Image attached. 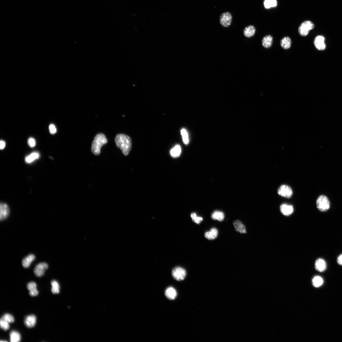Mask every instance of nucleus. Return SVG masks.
Here are the masks:
<instances>
[{
    "instance_id": "nucleus-1",
    "label": "nucleus",
    "mask_w": 342,
    "mask_h": 342,
    "mask_svg": "<svg viewBox=\"0 0 342 342\" xmlns=\"http://www.w3.org/2000/svg\"><path fill=\"white\" fill-rule=\"evenodd\" d=\"M117 147L122 151L125 156L128 155L132 148V141L130 137L124 134H118L115 138Z\"/></svg>"
},
{
    "instance_id": "nucleus-2",
    "label": "nucleus",
    "mask_w": 342,
    "mask_h": 342,
    "mask_svg": "<svg viewBox=\"0 0 342 342\" xmlns=\"http://www.w3.org/2000/svg\"><path fill=\"white\" fill-rule=\"evenodd\" d=\"M107 138L103 134H98L95 137L92 143L91 149L92 153L95 155H99L101 147L107 144Z\"/></svg>"
},
{
    "instance_id": "nucleus-3",
    "label": "nucleus",
    "mask_w": 342,
    "mask_h": 342,
    "mask_svg": "<svg viewBox=\"0 0 342 342\" xmlns=\"http://www.w3.org/2000/svg\"><path fill=\"white\" fill-rule=\"evenodd\" d=\"M317 205L319 210L321 212H325L329 209L330 202L326 196H321L318 198Z\"/></svg>"
},
{
    "instance_id": "nucleus-4",
    "label": "nucleus",
    "mask_w": 342,
    "mask_h": 342,
    "mask_svg": "<svg viewBox=\"0 0 342 342\" xmlns=\"http://www.w3.org/2000/svg\"><path fill=\"white\" fill-rule=\"evenodd\" d=\"M314 27V25L311 22L309 21H305L299 27V33L302 36H306L308 34L309 31L313 29Z\"/></svg>"
},
{
    "instance_id": "nucleus-5",
    "label": "nucleus",
    "mask_w": 342,
    "mask_h": 342,
    "mask_svg": "<svg viewBox=\"0 0 342 342\" xmlns=\"http://www.w3.org/2000/svg\"><path fill=\"white\" fill-rule=\"evenodd\" d=\"M172 275L175 279L178 281H182L185 278L186 275V270L182 267H176L172 270Z\"/></svg>"
},
{
    "instance_id": "nucleus-6",
    "label": "nucleus",
    "mask_w": 342,
    "mask_h": 342,
    "mask_svg": "<svg viewBox=\"0 0 342 342\" xmlns=\"http://www.w3.org/2000/svg\"><path fill=\"white\" fill-rule=\"evenodd\" d=\"M48 267L49 265L47 263H39L34 268V274L37 277H42L44 274L45 271L48 269Z\"/></svg>"
},
{
    "instance_id": "nucleus-7",
    "label": "nucleus",
    "mask_w": 342,
    "mask_h": 342,
    "mask_svg": "<svg viewBox=\"0 0 342 342\" xmlns=\"http://www.w3.org/2000/svg\"><path fill=\"white\" fill-rule=\"evenodd\" d=\"M232 20V17L230 13L228 12H224L220 16V24L224 27H228L231 24Z\"/></svg>"
},
{
    "instance_id": "nucleus-8",
    "label": "nucleus",
    "mask_w": 342,
    "mask_h": 342,
    "mask_svg": "<svg viewBox=\"0 0 342 342\" xmlns=\"http://www.w3.org/2000/svg\"><path fill=\"white\" fill-rule=\"evenodd\" d=\"M278 193L282 196L289 198L292 196L293 192L292 189L289 186L284 185L279 188Z\"/></svg>"
},
{
    "instance_id": "nucleus-9",
    "label": "nucleus",
    "mask_w": 342,
    "mask_h": 342,
    "mask_svg": "<svg viewBox=\"0 0 342 342\" xmlns=\"http://www.w3.org/2000/svg\"><path fill=\"white\" fill-rule=\"evenodd\" d=\"M10 214V209L8 205L4 203H1L0 205V220H5Z\"/></svg>"
},
{
    "instance_id": "nucleus-10",
    "label": "nucleus",
    "mask_w": 342,
    "mask_h": 342,
    "mask_svg": "<svg viewBox=\"0 0 342 342\" xmlns=\"http://www.w3.org/2000/svg\"><path fill=\"white\" fill-rule=\"evenodd\" d=\"M37 318L34 315H31L26 317L25 319L24 324L28 328H31L35 327L36 324Z\"/></svg>"
},
{
    "instance_id": "nucleus-11",
    "label": "nucleus",
    "mask_w": 342,
    "mask_h": 342,
    "mask_svg": "<svg viewBox=\"0 0 342 342\" xmlns=\"http://www.w3.org/2000/svg\"><path fill=\"white\" fill-rule=\"evenodd\" d=\"M325 39L324 37L321 36H318L316 37L314 40V44L316 48L319 50H324L326 48L325 42Z\"/></svg>"
},
{
    "instance_id": "nucleus-12",
    "label": "nucleus",
    "mask_w": 342,
    "mask_h": 342,
    "mask_svg": "<svg viewBox=\"0 0 342 342\" xmlns=\"http://www.w3.org/2000/svg\"><path fill=\"white\" fill-rule=\"evenodd\" d=\"M315 268L318 271L320 272L324 271L327 269L326 263L323 259L319 258L316 262Z\"/></svg>"
},
{
    "instance_id": "nucleus-13",
    "label": "nucleus",
    "mask_w": 342,
    "mask_h": 342,
    "mask_svg": "<svg viewBox=\"0 0 342 342\" xmlns=\"http://www.w3.org/2000/svg\"><path fill=\"white\" fill-rule=\"evenodd\" d=\"M280 210L282 213L285 216L290 215L294 211L292 206L286 204H282L280 207Z\"/></svg>"
},
{
    "instance_id": "nucleus-14",
    "label": "nucleus",
    "mask_w": 342,
    "mask_h": 342,
    "mask_svg": "<svg viewBox=\"0 0 342 342\" xmlns=\"http://www.w3.org/2000/svg\"><path fill=\"white\" fill-rule=\"evenodd\" d=\"M35 256L33 254H30L23 260L22 261L23 266L25 269L29 268L31 263L35 260Z\"/></svg>"
},
{
    "instance_id": "nucleus-15",
    "label": "nucleus",
    "mask_w": 342,
    "mask_h": 342,
    "mask_svg": "<svg viewBox=\"0 0 342 342\" xmlns=\"http://www.w3.org/2000/svg\"><path fill=\"white\" fill-rule=\"evenodd\" d=\"M165 295L166 298L170 300H174L177 295V291L173 287H169L165 291Z\"/></svg>"
},
{
    "instance_id": "nucleus-16",
    "label": "nucleus",
    "mask_w": 342,
    "mask_h": 342,
    "mask_svg": "<svg viewBox=\"0 0 342 342\" xmlns=\"http://www.w3.org/2000/svg\"><path fill=\"white\" fill-rule=\"evenodd\" d=\"M255 32L256 29L255 27L252 25H249L244 29L243 33L246 37L250 38L255 35Z\"/></svg>"
},
{
    "instance_id": "nucleus-17",
    "label": "nucleus",
    "mask_w": 342,
    "mask_h": 342,
    "mask_svg": "<svg viewBox=\"0 0 342 342\" xmlns=\"http://www.w3.org/2000/svg\"><path fill=\"white\" fill-rule=\"evenodd\" d=\"M233 224L236 230L240 233L244 234L246 233L245 226L239 220H236L234 222Z\"/></svg>"
},
{
    "instance_id": "nucleus-18",
    "label": "nucleus",
    "mask_w": 342,
    "mask_h": 342,
    "mask_svg": "<svg viewBox=\"0 0 342 342\" xmlns=\"http://www.w3.org/2000/svg\"><path fill=\"white\" fill-rule=\"evenodd\" d=\"M218 231L215 228H212L209 232L205 233V237L209 240L214 239L218 237Z\"/></svg>"
},
{
    "instance_id": "nucleus-19",
    "label": "nucleus",
    "mask_w": 342,
    "mask_h": 342,
    "mask_svg": "<svg viewBox=\"0 0 342 342\" xmlns=\"http://www.w3.org/2000/svg\"><path fill=\"white\" fill-rule=\"evenodd\" d=\"M10 338L11 342H19L21 340V335L19 332L12 330L10 333Z\"/></svg>"
},
{
    "instance_id": "nucleus-20",
    "label": "nucleus",
    "mask_w": 342,
    "mask_h": 342,
    "mask_svg": "<svg viewBox=\"0 0 342 342\" xmlns=\"http://www.w3.org/2000/svg\"><path fill=\"white\" fill-rule=\"evenodd\" d=\"M273 38L271 35H267L264 37L262 40V44L266 48H270L272 43Z\"/></svg>"
},
{
    "instance_id": "nucleus-21",
    "label": "nucleus",
    "mask_w": 342,
    "mask_h": 342,
    "mask_svg": "<svg viewBox=\"0 0 342 342\" xmlns=\"http://www.w3.org/2000/svg\"><path fill=\"white\" fill-rule=\"evenodd\" d=\"M291 44L292 41L289 37H285L281 41V47L285 49H289L291 47Z\"/></svg>"
},
{
    "instance_id": "nucleus-22",
    "label": "nucleus",
    "mask_w": 342,
    "mask_h": 342,
    "mask_svg": "<svg viewBox=\"0 0 342 342\" xmlns=\"http://www.w3.org/2000/svg\"><path fill=\"white\" fill-rule=\"evenodd\" d=\"M225 216L223 212L219 211H215L211 215V218L212 219L219 221L223 220Z\"/></svg>"
},
{
    "instance_id": "nucleus-23",
    "label": "nucleus",
    "mask_w": 342,
    "mask_h": 342,
    "mask_svg": "<svg viewBox=\"0 0 342 342\" xmlns=\"http://www.w3.org/2000/svg\"><path fill=\"white\" fill-rule=\"evenodd\" d=\"M40 154L38 152H34L29 155L26 157L25 159L26 162L31 163L33 161L39 158Z\"/></svg>"
},
{
    "instance_id": "nucleus-24",
    "label": "nucleus",
    "mask_w": 342,
    "mask_h": 342,
    "mask_svg": "<svg viewBox=\"0 0 342 342\" xmlns=\"http://www.w3.org/2000/svg\"><path fill=\"white\" fill-rule=\"evenodd\" d=\"M52 286L51 291L53 294H58L60 292V286L56 280H53L51 282Z\"/></svg>"
},
{
    "instance_id": "nucleus-25",
    "label": "nucleus",
    "mask_w": 342,
    "mask_h": 342,
    "mask_svg": "<svg viewBox=\"0 0 342 342\" xmlns=\"http://www.w3.org/2000/svg\"><path fill=\"white\" fill-rule=\"evenodd\" d=\"M312 284L314 287L318 288L320 287L323 283V280L319 276H316L312 280Z\"/></svg>"
},
{
    "instance_id": "nucleus-26",
    "label": "nucleus",
    "mask_w": 342,
    "mask_h": 342,
    "mask_svg": "<svg viewBox=\"0 0 342 342\" xmlns=\"http://www.w3.org/2000/svg\"><path fill=\"white\" fill-rule=\"evenodd\" d=\"M264 4L266 9H269L277 7V0H264Z\"/></svg>"
},
{
    "instance_id": "nucleus-27",
    "label": "nucleus",
    "mask_w": 342,
    "mask_h": 342,
    "mask_svg": "<svg viewBox=\"0 0 342 342\" xmlns=\"http://www.w3.org/2000/svg\"><path fill=\"white\" fill-rule=\"evenodd\" d=\"M181 152V147L179 145H177L171 150L170 154L172 157H177L180 156Z\"/></svg>"
},
{
    "instance_id": "nucleus-28",
    "label": "nucleus",
    "mask_w": 342,
    "mask_h": 342,
    "mask_svg": "<svg viewBox=\"0 0 342 342\" xmlns=\"http://www.w3.org/2000/svg\"><path fill=\"white\" fill-rule=\"evenodd\" d=\"M1 319L10 323H13L15 321V319L13 316L11 314L9 313L4 314Z\"/></svg>"
},
{
    "instance_id": "nucleus-29",
    "label": "nucleus",
    "mask_w": 342,
    "mask_h": 342,
    "mask_svg": "<svg viewBox=\"0 0 342 342\" xmlns=\"http://www.w3.org/2000/svg\"><path fill=\"white\" fill-rule=\"evenodd\" d=\"M9 323L5 320L1 319L0 320V326L1 329L4 331H7L10 329V326Z\"/></svg>"
},
{
    "instance_id": "nucleus-30",
    "label": "nucleus",
    "mask_w": 342,
    "mask_h": 342,
    "mask_svg": "<svg viewBox=\"0 0 342 342\" xmlns=\"http://www.w3.org/2000/svg\"><path fill=\"white\" fill-rule=\"evenodd\" d=\"M191 216L192 220L197 224H199L203 220V218L202 217L197 216L195 212L191 213Z\"/></svg>"
},
{
    "instance_id": "nucleus-31",
    "label": "nucleus",
    "mask_w": 342,
    "mask_h": 342,
    "mask_svg": "<svg viewBox=\"0 0 342 342\" xmlns=\"http://www.w3.org/2000/svg\"><path fill=\"white\" fill-rule=\"evenodd\" d=\"M183 142L185 144H187L189 142L188 133L186 129H183L181 130Z\"/></svg>"
},
{
    "instance_id": "nucleus-32",
    "label": "nucleus",
    "mask_w": 342,
    "mask_h": 342,
    "mask_svg": "<svg viewBox=\"0 0 342 342\" xmlns=\"http://www.w3.org/2000/svg\"><path fill=\"white\" fill-rule=\"evenodd\" d=\"M27 287L29 291L37 289L36 283L34 282H31L27 284Z\"/></svg>"
},
{
    "instance_id": "nucleus-33",
    "label": "nucleus",
    "mask_w": 342,
    "mask_h": 342,
    "mask_svg": "<svg viewBox=\"0 0 342 342\" xmlns=\"http://www.w3.org/2000/svg\"><path fill=\"white\" fill-rule=\"evenodd\" d=\"M49 130L50 133L54 135L57 132V129L55 125L53 124H51L49 126Z\"/></svg>"
},
{
    "instance_id": "nucleus-34",
    "label": "nucleus",
    "mask_w": 342,
    "mask_h": 342,
    "mask_svg": "<svg viewBox=\"0 0 342 342\" xmlns=\"http://www.w3.org/2000/svg\"><path fill=\"white\" fill-rule=\"evenodd\" d=\"M28 143L31 147H34L36 145V142L33 138H30L28 140Z\"/></svg>"
},
{
    "instance_id": "nucleus-35",
    "label": "nucleus",
    "mask_w": 342,
    "mask_h": 342,
    "mask_svg": "<svg viewBox=\"0 0 342 342\" xmlns=\"http://www.w3.org/2000/svg\"><path fill=\"white\" fill-rule=\"evenodd\" d=\"M29 293L31 297H35L38 295L39 294V292L37 289L29 291Z\"/></svg>"
},
{
    "instance_id": "nucleus-36",
    "label": "nucleus",
    "mask_w": 342,
    "mask_h": 342,
    "mask_svg": "<svg viewBox=\"0 0 342 342\" xmlns=\"http://www.w3.org/2000/svg\"><path fill=\"white\" fill-rule=\"evenodd\" d=\"M6 146V143L4 141L1 140L0 141V148L1 150H3Z\"/></svg>"
},
{
    "instance_id": "nucleus-37",
    "label": "nucleus",
    "mask_w": 342,
    "mask_h": 342,
    "mask_svg": "<svg viewBox=\"0 0 342 342\" xmlns=\"http://www.w3.org/2000/svg\"><path fill=\"white\" fill-rule=\"evenodd\" d=\"M337 262L340 265L342 266V254L337 258Z\"/></svg>"
}]
</instances>
